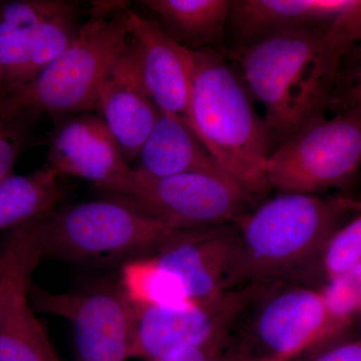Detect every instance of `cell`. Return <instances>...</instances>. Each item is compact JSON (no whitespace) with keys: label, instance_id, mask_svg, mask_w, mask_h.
<instances>
[{"label":"cell","instance_id":"3","mask_svg":"<svg viewBox=\"0 0 361 361\" xmlns=\"http://www.w3.org/2000/svg\"><path fill=\"white\" fill-rule=\"evenodd\" d=\"M191 90L188 125L226 179L255 208L272 191L265 165L273 139L255 101L224 56L190 49Z\"/></svg>","mask_w":361,"mask_h":361},{"label":"cell","instance_id":"6","mask_svg":"<svg viewBox=\"0 0 361 361\" xmlns=\"http://www.w3.org/2000/svg\"><path fill=\"white\" fill-rule=\"evenodd\" d=\"M178 231L120 197L58 207L37 223L44 260L78 264L152 256Z\"/></svg>","mask_w":361,"mask_h":361},{"label":"cell","instance_id":"26","mask_svg":"<svg viewBox=\"0 0 361 361\" xmlns=\"http://www.w3.org/2000/svg\"><path fill=\"white\" fill-rule=\"evenodd\" d=\"M226 346V336L177 351L158 361H218Z\"/></svg>","mask_w":361,"mask_h":361},{"label":"cell","instance_id":"25","mask_svg":"<svg viewBox=\"0 0 361 361\" xmlns=\"http://www.w3.org/2000/svg\"><path fill=\"white\" fill-rule=\"evenodd\" d=\"M25 130L0 123V180L13 174L14 165L23 148Z\"/></svg>","mask_w":361,"mask_h":361},{"label":"cell","instance_id":"30","mask_svg":"<svg viewBox=\"0 0 361 361\" xmlns=\"http://www.w3.org/2000/svg\"><path fill=\"white\" fill-rule=\"evenodd\" d=\"M355 322H357L358 325H360V330H361V305L360 307V310H358L357 312H356L355 317Z\"/></svg>","mask_w":361,"mask_h":361},{"label":"cell","instance_id":"2","mask_svg":"<svg viewBox=\"0 0 361 361\" xmlns=\"http://www.w3.org/2000/svg\"><path fill=\"white\" fill-rule=\"evenodd\" d=\"M361 212V201L344 197L279 193L238 223L234 288L287 281L322 289L323 251L344 216Z\"/></svg>","mask_w":361,"mask_h":361},{"label":"cell","instance_id":"7","mask_svg":"<svg viewBox=\"0 0 361 361\" xmlns=\"http://www.w3.org/2000/svg\"><path fill=\"white\" fill-rule=\"evenodd\" d=\"M361 165V114L344 111L302 128L271 152L265 171L278 193L318 195L348 186Z\"/></svg>","mask_w":361,"mask_h":361},{"label":"cell","instance_id":"9","mask_svg":"<svg viewBox=\"0 0 361 361\" xmlns=\"http://www.w3.org/2000/svg\"><path fill=\"white\" fill-rule=\"evenodd\" d=\"M30 302L37 312L65 318L73 324L78 361H127L137 312L120 283L54 293L32 284Z\"/></svg>","mask_w":361,"mask_h":361},{"label":"cell","instance_id":"28","mask_svg":"<svg viewBox=\"0 0 361 361\" xmlns=\"http://www.w3.org/2000/svg\"><path fill=\"white\" fill-rule=\"evenodd\" d=\"M127 1H94L92 4V18H111L127 11Z\"/></svg>","mask_w":361,"mask_h":361},{"label":"cell","instance_id":"22","mask_svg":"<svg viewBox=\"0 0 361 361\" xmlns=\"http://www.w3.org/2000/svg\"><path fill=\"white\" fill-rule=\"evenodd\" d=\"M360 263L361 212L350 222L341 225L327 242L320 263L323 287L348 274Z\"/></svg>","mask_w":361,"mask_h":361},{"label":"cell","instance_id":"27","mask_svg":"<svg viewBox=\"0 0 361 361\" xmlns=\"http://www.w3.org/2000/svg\"><path fill=\"white\" fill-rule=\"evenodd\" d=\"M357 44V65H356L351 85H349V89L346 92L345 101H343L346 104V109L341 113L353 111V113L361 114V39L358 40Z\"/></svg>","mask_w":361,"mask_h":361},{"label":"cell","instance_id":"8","mask_svg":"<svg viewBox=\"0 0 361 361\" xmlns=\"http://www.w3.org/2000/svg\"><path fill=\"white\" fill-rule=\"evenodd\" d=\"M63 0L0 2V96L32 80L68 49L82 28Z\"/></svg>","mask_w":361,"mask_h":361},{"label":"cell","instance_id":"13","mask_svg":"<svg viewBox=\"0 0 361 361\" xmlns=\"http://www.w3.org/2000/svg\"><path fill=\"white\" fill-rule=\"evenodd\" d=\"M47 164L59 176L82 178L121 198L135 193V171L101 116H61L49 135Z\"/></svg>","mask_w":361,"mask_h":361},{"label":"cell","instance_id":"20","mask_svg":"<svg viewBox=\"0 0 361 361\" xmlns=\"http://www.w3.org/2000/svg\"><path fill=\"white\" fill-rule=\"evenodd\" d=\"M141 4L160 18L173 39L198 47L219 44L229 20L232 1L146 0Z\"/></svg>","mask_w":361,"mask_h":361},{"label":"cell","instance_id":"18","mask_svg":"<svg viewBox=\"0 0 361 361\" xmlns=\"http://www.w3.org/2000/svg\"><path fill=\"white\" fill-rule=\"evenodd\" d=\"M137 158L135 172L153 179L186 173L225 178L186 121L161 111Z\"/></svg>","mask_w":361,"mask_h":361},{"label":"cell","instance_id":"15","mask_svg":"<svg viewBox=\"0 0 361 361\" xmlns=\"http://www.w3.org/2000/svg\"><path fill=\"white\" fill-rule=\"evenodd\" d=\"M130 51L142 87L161 113L188 123L191 90L190 49L163 28L128 9Z\"/></svg>","mask_w":361,"mask_h":361},{"label":"cell","instance_id":"24","mask_svg":"<svg viewBox=\"0 0 361 361\" xmlns=\"http://www.w3.org/2000/svg\"><path fill=\"white\" fill-rule=\"evenodd\" d=\"M288 361H361V330L357 334L353 327L314 344Z\"/></svg>","mask_w":361,"mask_h":361},{"label":"cell","instance_id":"10","mask_svg":"<svg viewBox=\"0 0 361 361\" xmlns=\"http://www.w3.org/2000/svg\"><path fill=\"white\" fill-rule=\"evenodd\" d=\"M39 220L0 239V361H61L30 298L33 274L44 260Z\"/></svg>","mask_w":361,"mask_h":361},{"label":"cell","instance_id":"12","mask_svg":"<svg viewBox=\"0 0 361 361\" xmlns=\"http://www.w3.org/2000/svg\"><path fill=\"white\" fill-rule=\"evenodd\" d=\"M248 292L245 285L179 307L153 306L139 311L130 358L158 361L225 336Z\"/></svg>","mask_w":361,"mask_h":361},{"label":"cell","instance_id":"5","mask_svg":"<svg viewBox=\"0 0 361 361\" xmlns=\"http://www.w3.org/2000/svg\"><path fill=\"white\" fill-rule=\"evenodd\" d=\"M226 348L263 361H288L355 326L329 310L322 289L287 281L248 284Z\"/></svg>","mask_w":361,"mask_h":361},{"label":"cell","instance_id":"23","mask_svg":"<svg viewBox=\"0 0 361 361\" xmlns=\"http://www.w3.org/2000/svg\"><path fill=\"white\" fill-rule=\"evenodd\" d=\"M322 291L334 315L355 322L361 305V263L348 274L325 285Z\"/></svg>","mask_w":361,"mask_h":361},{"label":"cell","instance_id":"11","mask_svg":"<svg viewBox=\"0 0 361 361\" xmlns=\"http://www.w3.org/2000/svg\"><path fill=\"white\" fill-rule=\"evenodd\" d=\"M125 199L175 230L236 224L254 209L229 180L206 173L153 179L135 172V193Z\"/></svg>","mask_w":361,"mask_h":361},{"label":"cell","instance_id":"17","mask_svg":"<svg viewBox=\"0 0 361 361\" xmlns=\"http://www.w3.org/2000/svg\"><path fill=\"white\" fill-rule=\"evenodd\" d=\"M360 2V0H234L227 25L236 44L235 49H239L280 30L334 23L353 11Z\"/></svg>","mask_w":361,"mask_h":361},{"label":"cell","instance_id":"14","mask_svg":"<svg viewBox=\"0 0 361 361\" xmlns=\"http://www.w3.org/2000/svg\"><path fill=\"white\" fill-rule=\"evenodd\" d=\"M238 245L236 224L179 230L154 254L158 265L198 302L233 290V272Z\"/></svg>","mask_w":361,"mask_h":361},{"label":"cell","instance_id":"4","mask_svg":"<svg viewBox=\"0 0 361 361\" xmlns=\"http://www.w3.org/2000/svg\"><path fill=\"white\" fill-rule=\"evenodd\" d=\"M126 11L82 23L77 39L63 54L32 80L1 94L0 123L25 130L42 116H66L97 110L102 85L129 45Z\"/></svg>","mask_w":361,"mask_h":361},{"label":"cell","instance_id":"1","mask_svg":"<svg viewBox=\"0 0 361 361\" xmlns=\"http://www.w3.org/2000/svg\"><path fill=\"white\" fill-rule=\"evenodd\" d=\"M361 39V1L331 23L288 28L235 49L240 77L273 141L324 116L341 61Z\"/></svg>","mask_w":361,"mask_h":361},{"label":"cell","instance_id":"16","mask_svg":"<svg viewBox=\"0 0 361 361\" xmlns=\"http://www.w3.org/2000/svg\"><path fill=\"white\" fill-rule=\"evenodd\" d=\"M97 111L126 161H134L139 157L161 111L142 87L129 45L102 85Z\"/></svg>","mask_w":361,"mask_h":361},{"label":"cell","instance_id":"31","mask_svg":"<svg viewBox=\"0 0 361 361\" xmlns=\"http://www.w3.org/2000/svg\"><path fill=\"white\" fill-rule=\"evenodd\" d=\"M75 361H78V360H75Z\"/></svg>","mask_w":361,"mask_h":361},{"label":"cell","instance_id":"19","mask_svg":"<svg viewBox=\"0 0 361 361\" xmlns=\"http://www.w3.org/2000/svg\"><path fill=\"white\" fill-rule=\"evenodd\" d=\"M59 175L49 164L27 175L0 180V233L44 217L58 208L63 196Z\"/></svg>","mask_w":361,"mask_h":361},{"label":"cell","instance_id":"29","mask_svg":"<svg viewBox=\"0 0 361 361\" xmlns=\"http://www.w3.org/2000/svg\"><path fill=\"white\" fill-rule=\"evenodd\" d=\"M218 361H263L255 360V358L249 357V356L241 355V353H236V351L232 350L226 348L223 350L222 355H220Z\"/></svg>","mask_w":361,"mask_h":361},{"label":"cell","instance_id":"21","mask_svg":"<svg viewBox=\"0 0 361 361\" xmlns=\"http://www.w3.org/2000/svg\"><path fill=\"white\" fill-rule=\"evenodd\" d=\"M118 283L137 312L153 306L179 307L193 303L179 282L161 269L153 256L127 261Z\"/></svg>","mask_w":361,"mask_h":361}]
</instances>
